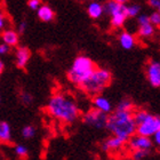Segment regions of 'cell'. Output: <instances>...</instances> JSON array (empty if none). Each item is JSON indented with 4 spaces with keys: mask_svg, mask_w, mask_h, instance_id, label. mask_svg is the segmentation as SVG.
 <instances>
[{
    "mask_svg": "<svg viewBox=\"0 0 160 160\" xmlns=\"http://www.w3.org/2000/svg\"><path fill=\"white\" fill-rule=\"evenodd\" d=\"M47 112L64 123H73L80 116L78 104L72 97L64 94H55L47 103Z\"/></svg>",
    "mask_w": 160,
    "mask_h": 160,
    "instance_id": "1",
    "label": "cell"
},
{
    "mask_svg": "<svg viewBox=\"0 0 160 160\" xmlns=\"http://www.w3.org/2000/svg\"><path fill=\"white\" fill-rule=\"evenodd\" d=\"M105 129L113 136L122 137L128 141L129 137L136 134V122L134 120L133 112L116 110L108 116Z\"/></svg>",
    "mask_w": 160,
    "mask_h": 160,
    "instance_id": "2",
    "label": "cell"
},
{
    "mask_svg": "<svg viewBox=\"0 0 160 160\" xmlns=\"http://www.w3.org/2000/svg\"><path fill=\"white\" fill-rule=\"evenodd\" d=\"M111 81H112V74L110 71L103 68H96L80 87L88 95L96 96L101 95L107 87L110 86Z\"/></svg>",
    "mask_w": 160,
    "mask_h": 160,
    "instance_id": "3",
    "label": "cell"
},
{
    "mask_svg": "<svg viewBox=\"0 0 160 160\" xmlns=\"http://www.w3.org/2000/svg\"><path fill=\"white\" fill-rule=\"evenodd\" d=\"M96 69V65L92 58L85 55H79L74 58L73 63L68 71V79L70 82L77 86H81L82 82Z\"/></svg>",
    "mask_w": 160,
    "mask_h": 160,
    "instance_id": "4",
    "label": "cell"
},
{
    "mask_svg": "<svg viewBox=\"0 0 160 160\" xmlns=\"http://www.w3.org/2000/svg\"><path fill=\"white\" fill-rule=\"evenodd\" d=\"M160 129V117L150 113L145 120L136 125V134L142 136L152 137L153 134Z\"/></svg>",
    "mask_w": 160,
    "mask_h": 160,
    "instance_id": "5",
    "label": "cell"
},
{
    "mask_svg": "<svg viewBox=\"0 0 160 160\" xmlns=\"http://www.w3.org/2000/svg\"><path fill=\"white\" fill-rule=\"evenodd\" d=\"M108 116H109V114L104 113L102 111L93 108V109L88 110L86 113L83 114L82 120L87 126L94 127V128H96V129H103V128H105V126H107Z\"/></svg>",
    "mask_w": 160,
    "mask_h": 160,
    "instance_id": "6",
    "label": "cell"
},
{
    "mask_svg": "<svg viewBox=\"0 0 160 160\" xmlns=\"http://www.w3.org/2000/svg\"><path fill=\"white\" fill-rule=\"evenodd\" d=\"M128 147L132 151L134 150H151L153 142L151 137L142 136V135H133L128 138Z\"/></svg>",
    "mask_w": 160,
    "mask_h": 160,
    "instance_id": "7",
    "label": "cell"
},
{
    "mask_svg": "<svg viewBox=\"0 0 160 160\" xmlns=\"http://www.w3.org/2000/svg\"><path fill=\"white\" fill-rule=\"evenodd\" d=\"M147 78L152 87H160V62L150 61L147 67Z\"/></svg>",
    "mask_w": 160,
    "mask_h": 160,
    "instance_id": "8",
    "label": "cell"
},
{
    "mask_svg": "<svg viewBox=\"0 0 160 160\" xmlns=\"http://www.w3.org/2000/svg\"><path fill=\"white\" fill-rule=\"evenodd\" d=\"M126 143H127V140H125L122 137L111 136V137H108L105 141H103L101 148H102V150L104 152H113V151H118L120 149H122L126 145Z\"/></svg>",
    "mask_w": 160,
    "mask_h": 160,
    "instance_id": "9",
    "label": "cell"
},
{
    "mask_svg": "<svg viewBox=\"0 0 160 160\" xmlns=\"http://www.w3.org/2000/svg\"><path fill=\"white\" fill-rule=\"evenodd\" d=\"M31 58V50L27 47H18L15 50V64L18 69H25Z\"/></svg>",
    "mask_w": 160,
    "mask_h": 160,
    "instance_id": "10",
    "label": "cell"
},
{
    "mask_svg": "<svg viewBox=\"0 0 160 160\" xmlns=\"http://www.w3.org/2000/svg\"><path fill=\"white\" fill-rule=\"evenodd\" d=\"M104 13L108 14L109 16H114L118 14H126V5L116 2L113 0H108L105 3H103ZM127 15V14H126Z\"/></svg>",
    "mask_w": 160,
    "mask_h": 160,
    "instance_id": "11",
    "label": "cell"
},
{
    "mask_svg": "<svg viewBox=\"0 0 160 160\" xmlns=\"http://www.w3.org/2000/svg\"><path fill=\"white\" fill-rule=\"evenodd\" d=\"M93 105L95 109L102 111L104 113H111L112 112V103L110 102L109 98H107L105 96H102V95H96V96H93Z\"/></svg>",
    "mask_w": 160,
    "mask_h": 160,
    "instance_id": "12",
    "label": "cell"
},
{
    "mask_svg": "<svg viewBox=\"0 0 160 160\" xmlns=\"http://www.w3.org/2000/svg\"><path fill=\"white\" fill-rule=\"evenodd\" d=\"M119 43L123 49L129 50V49H133L134 47H135V45H136V39H135V37H134L130 32L123 31L119 36Z\"/></svg>",
    "mask_w": 160,
    "mask_h": 160,
    "instance_id": "13",
    "label": "cell"
},
{
    "mask_svg": "<svg viewBox=\"0 0 160 160\" xmlns=\"http://www.w3.org/2000/svg\"><path fill=\"white\" fill-rule=\"evenodd\" d=\"M37 16L42 22H52L55 18V13L48 5H41L37 10Z\"/></svg>",
    "mask_w": 160,
    "mask_h": 160,
    "instance_id": "14",
    "label": "cell"
},
{
    "mask_svg": "<svg viewBox=\"0 0 160 160\" xmlns=\"http://www.w3.org/2000/svg\"><path fill=\"white\" fill-rule=\"evenodd\" d=\"M87 13L89 15L90 18L93 20H98L102 17V15L104 14V8L103 3L98 2V1H93L90 2L87 7Z\"/></svg>",
    "mask_w": 160,
    "mask_h": 160,
    "instance_id": "15",
    "label": "cell"
},
{
    "mask_svg": "<svg viewBox=\"0 0 160 160\" xmlns=\"http://www.w3.org/2000/svg\"><path fill=\"white\" fill-rule=\"evenodd\" d=\"M1 37H2L3 43L8 45L9 47L16 46L17 43H18V39H20V38H18V33H17V31H15V30L2 31Z\"/></svg>",
    "mask_w": 160,
    "mask_h": 160,
    "instance_id": "16",
    "label": "cell"
},
{
    "mask_svg": "<svg viewBox=\"0 0 160 160\" xmlns=\"http://www.w3.org/2000/svg\"><path fill=\"white\" fill-rule=\"evenodd\" d=\"M12 140V128L7 121L0 120V142L8 143Z\"/></svg>",
    "mask_w": 160,
    "mask_h": 160,
    "instance_id": "17",
    "label": "cell"
},
{
    "mask_svg": "<svg viewBox=\"0 0 160 160\" xmlns=\"http://www.w3.org/2000/svg\"><path fill=\"white\" fill-rule=\"evenodd\" d=\"M154 34V27L151 23L143 24L138 28V36L141 38H151Z\"/></svg>",
    "mask_w": 160,
    "mask_h": 160,
    "instance_id": "18",
    "label": "cell"
},
{
    "mask_svg": "<svg viewBox=\"0 0 160 160\" xmlns=\"http://www.w3.org/2000/svg\"><path fill=\"white\" fill-rule=\"evenodd\" d=\"M118 111H126V112H134V103L128 98H123L118 103Z\"/></svg>",
    "mask_w": 160,
    "mask_h": 160,
    "instance_id": "19",
    "label": "cell"
},
{
    "mask_svg": "<svg viewBox=\"0 0 160 160\" xmlns=\"http://www.w3.org/2000/svg\"><path fill=\"white\" fill-rule=\"evenodd\" d=\"M127 20L126 14H118L114 16H111V24L113 28H121Z\"/></svg>",
    "mask_w": 160,
    "mask_h": 160,
    "instance_id": "20",
    "label": "cell"
},
{
    "mask_svg": "<svg viewBox=\"0 0 160 160\" xmlns=\"http://www.w3.org/2000/svg\"><path fill=\"white\" fill-rule=\"evenodd\" d=\"M36 133H37V129L36 127L32 126V125H27L22 128V136L25 140H30V138H33L36 136Z\"/></svg>",
    "mask_w": 160,
    "mask_h": 160,
    "instance_id": "21",
    "label": "cell"
},
{
    "mask_svg": "<svg viewBox=\"0 0 160 160\" xmlns=\"http://www.w3.org/2000/svg\"><path fill=\"white\" fill-rule=\"evenodd\" d=\"M141 13V6L136 3L126 5V14L127 17H137Z\"/></svg>",
    "mask_w": 160,
    "mask_h": 160,
    "instance_id": "22",
    "label": "cell"
},
{
    "mask_svg": "<svg viewBox=\"0 0 160 160\" xmlns=\"http://www.w3.org/2000/svg\"><path fill=\"white\" fill-rule=\"evenodd\" d=\"M150 154V150H134L132 152L133 160H144Z\"/></svg>",
    "mask_w": 160,
    "mask_h": 160,
    "instance_id": "23",
    "label": "cell"
},
{
    "mask_svg": "<svg viewBox=\"0 0 160 160\" xmlns=\"http://www.w3.org/2000/svg\"><path fill=\"white\" fill-rule=\"evenodd\" d=\"M20 101L24 105H30L33 103V96L29 92H22L20 94Z\"/></svg>",
    "mask_w": 160,
    "mask_h": 160,
    "instance_id": "24",
    "label": "cell"
},
{
    "mask_svg": "<svg viewBox=\"0 0 160 160\" xmlns=\"http://www.w3.org/2000/svg\"><path fill=\"white\" fill-rule=\"evenodd\" d=\"M14 152H15V154H16L17 157L22 158V157H27L29 150H28L27 147H24L22 144H18V145H16V147L14 148Z\"/></svg>",
    "mask_w": 160,
    "mask_h": 160,
    "instance_id": "25",
    "label": "cell"
},
{
    "mask_svg": "<svg viewBox=\"0 0 160 160\" xmlns=\"http://www.w3.org/2000/svg\"><path fill=\"white\" fill-rule=\"evenodd\" d=\"M149 20L153 27H160V14L158 12H153L151 15H149Z\"/></svg>",
    "mask_w": 160,
    "mask_h": 160,
    "instance_id": "26",
    "label": "cell"
},
{
    "mask_svg": "<svg viewBox=\"0 0 160 160\" xmlns=\"http://www.w3.org/2000/svg\"><path fill=\"white\" fill-rule=\"evenodd\" d=\"M40 6H41V0H29L28 1V7L31 10H36L37 12Z\"/></svg>",
    "mask_w": 160,
    "mask_h": 160,
    "instance_id": "27",
    "label": "cell"
},
{
    "mask_svg": "<svg viewBox=\"0 0 160 160\" xmlns=\"http://www.w3.org/2000/svg\"><path fill=\"white\" fill-rule=\"evenodd\" d=\"M137 23L140 25H143V24L150 23V20H149V15H145V14H140L137 16Z\"/></svg>",
    "mask_w": 160,
    "mask_h": 160,
    "instance_id": "28",
    "label": "cell"
},
{
    "mask_svg": "<svg viewBox=\"0 0 160 160\" xmlns=\"http://www.w3.org/2000/svg\"><path fill=\"white\" fill-rule=\"evenodd\" d=\"M10 48L12 47H9L6 43H0V55H7V54H9Z\"/></svg>",
    "mask_w": 160,
    "mask_h": 160,
    "instance_id": "29",
    "label": "cell"
},
{
    "mask_svg": "<svg viewBox=\"0 0 160 160\" xmlns=\"http://www.w3.org/2000/svg\"><path fill=\"white\" fill-rule=\"evenodd\" d=\"M153 143L157 145V147H159L160 148V129L159 130H157L156 133L153 134Z\"/></svg>",
    "mask_w": 160,
    "mask_h": 160,
    "instance_id": "30",
    "label": "cell"
},
{
    "mask_svg": "<svg viewBox=\"0 0 160 160\" xmlns=\"http://www.w3.org/2000/svg\"><path fill=\"white\" fill-rule=\"evenodd\" d=\"M27 30V22H21L20 25H18V31H17V33L18 34H23Z\"/></svg>",
    "mask_w": 160,
    "mask_h": 160,
    "instance_id": "31",
    "label": "cell"
},
{
    "mask_svg": "<svg viewBox=\"0 0 160 160\" xmlns=\"http://www.w3.org/2000/svg\"><path fill=\"white\" fill-rule=\"evenodd\" d=\"M6 27V18L1 12H0V31L3 30V28Z\"/></svg>",
    "mask_w": 160,
    "mask_h": 160,
    "instance_id": "32",
    "label": "cell"
},
{
    "mask_svg": "<svg viewBox=\"0 0 160 160\" xmlns=\"http://www.w3.org/2000/svg\"><path fill=\"white\" fill-rule=\"evenodd\" d=\"M149 5L153 8H158L160 5V0H149Z\"/></svg>",
    "mask_w": 160,
    "mask_h": 160,
    "instance_id": "33",
    "label": "cell"
},
{
    "mask_svg": "<svg viewBox=\"0 0 160 160\" xmlns=\"http://www.w3.org/2000/svg\"><path fill=\"white\" fill-rule=\"evenodd\" d=\"M3 70H5V64H3V62L1 60H0V76L2 74Z\"/></svg>",
    "mask_w": 160,
    "mask_h": 160,
    "instance_id": "34",
    "label": "cell"
},
{
    "mask_svg": "<svg viewBox=\"0 0 160 160\" xmlns=\"http://www.w3.org/2000/svg\"><path fill=\"white\" fill-rule=\"evenodd\" d=\"M116 2H119V3H122V5H126L127 2H129V0H113Z\"/></svg>",
    "mask_w": 160,
    "mask_h": 160,
    "instance_id": "35",
    "label": "cell"
},
{
    "mask_svg": "<svg viewBox=\"0 0 160 160\" xmlns=\"http://www.w3.org/2000/svg\"><path fill=\"white\" fill-rule=\"evenodd\" d=\"M157 9H158V13H159V14H160V5H159V7H158Z\"/></svg>",
    "mask_w": 160,
    "mask_h": 160,
    "instance_id": "36",
    "label": "cell"
},
{
    "mask_svg": "<svg viewBox=\"0 0 160 160\" xmlns=\"http://www.w3.org/2000/svg\"><path fill=\"white\" fill-rule=\"evenodd\" d=\"M93 1H97V0H93Z\"/></svg>",
    "mask_w": 160,
    "mask_h": 160,
    "instance_id": "37",
    "label": "cell"
},
{
    "mask_svg": "<svg viewBox=\"0 0 160 160\" xmlns=\"http://www.w3.org/2000/svg\"><path fill=\"white\" fill-rule=\"evenodd\" d=\"M0 101H1V100H0Z\"/></svg>",
    "mask_w": 160,
    "mask_h": 160,
    "instance_id": "38",
    "label": "cell"
}]
</instances>
